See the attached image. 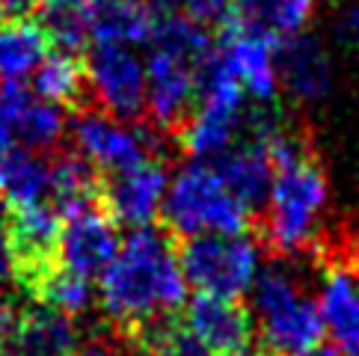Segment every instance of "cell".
<instances>
[{"mask_svg": "<svg viewBox=\"0 0 359 356\" xmlns=\"http://www.w3.org/2000/svg\"><path fill=\"white\" fill-rule=\"evenodd\" d=\"M232 356H273V353H267L259 341L255 345H250V348H243V350H238V353H232Z\"/></svg>", "mask_w": 359, "mask_h": 356, "instance_id": "32", "label": "cell"}, {"mask_svg": "<svg viewBox=\"0 0 359 356\" xmlns=\"http://www.w3.org/2000/svg\"><path fill=\"white\" fill-rule=\"evenodd\" d=\"M86 89H89L86 66L78 54L50 50L42 60V66L33 71V93L57 107H74V110L86 107L83 104Z\"/></svg>", "mask_w": 359, "mask_h": 356, "instance_id": "21", "label": "cell"}, {"mask_svg": "<svg viewBox=\"0 0 359 356\" xmlns=\"http://www.w3.org/2000/svg\"><path fill=\"white\" fill-rule=\"evenodd\" d=\"M297 356H344L336 345H318L312 350H306V353H297Z\"/></svg>", "mask_w": 359, "mask_h": 356, "instance_id": "31", "label": "cell"}, {"mask_svg": "<svg viewBox=\"0 0 359 356\" xmlns=\"http://www.w3.org/2000/svg\"><path fill=\"white\" fill-rule=\"evenodd\" d=\"M336 36H339V42H341V45H348V48H356V50H359V4H351V6L339 15Z\"/></svg>", "mask_w": 359, "mask_h": 356, "instance_id": "28", "label": "cell"}, {"mask_svg": "<svg viewBox=\"0 0 359 356\" xmlns=\"http://www.w3.org/2000/svg\"><path fill=\"white\" fill-rule=\"evenodd\" d=\"M74 356H131V350H128L113 333H107V336H98L93 341H86Z\"/></svg>", "mask_w": 359, "mask_h": 356, "instance_id": "27", "label": "cell"}, {"mask_svg": "<svg viewBox=\"0 0 359 356\" xmlns=\"http://www.w3.org/2000/svg\"><path fill=\"white\" fill-rule=\"evenodd\" d=\"M83 66L98 110L128 125H140V119L149 116L146 62L134 48L93 45L83 57Z\"/></svg>", "mask_w": 359, "mask_h": 356, "instance_id": "7", "label": "cell"}, {"mask_svg": "<svg viewBox=\"0 0 359 356\" xmlns=\"http://www.w3.org/2000/svg\"><path fill=\"white\" fill-rule=\"evenodd\" d=\"M182 9L190 21L205 30H223L232 15V0H182Z\"/></svg>", "mask_w": 359, "mask_h": 356, "instance_id": "26", "label": "cell"}, {"mask_svg": "<svg viewBox=\"0 0 359 356\" xmlns=\"http://www.w3.org/2000/svg\"><path fill=\"white\" fill-rule=\"evenodd\" d=\"M15 288V252H12V208L0 196V294Z\"/></svg>", "mask_w": 359, "mask_h": 356, "instance_id": "24", "label": "cell"}, {"mask_svg": "<svg viewBox=\"0 0 359 356\" xmlns=\"http://www.w3.org/2000/svg\"><path fill=\"white\" fill-rule=\"evenodd\" d=\"M170 170L158 158L143 160L122 172L101 175V208L116 226L143 228L155 226L161 217L166 190H170Z\"/></svg>", "mask_w": 359, "mask_h": 356, "instance_id": "9", "label": "cell"}, {"mask_svg": "<svg viewBox=\"0 0 359 356\" xmlns=\"http://www.w3.org/2000/svg\"><path fill=\"white\" fill-rule=\"evenodd\" d=\"M273 160V187L262 214V238L273 259H300L324 240V214L330 205L327 172L309 139L288 125L267 139Z\"/></svg>", "mask_w": 359, "mask_h": 356, "instance_id": "2", "label": "cell"}, {"mask_svg": "<svg viewBox=\"0 0 359 356\" xmlns=\"http://www.w3.org/2000/svg\"><path fill=\"white\" fill-rule=\"evenodd\" d=\"M36 21L42 24L54 50H62V54H81L86 42H93L86 4H42Z\"/></svg>", "mask_w": 359, "mask_h": 356, "instance_id": "23", "label": "cell"}, {"mask_svg": "<svg viewBox=\"0 0 359 356\" xmlns=\"http://www.w3.org/2000/svg\"><path fill=\"white\" fill-rule=\"evenodd\" d=\"M223 62L252 104H276L279 93V71H276V42L226 24L217 42Z\"/></svg>", "mask_w": 359, "mask_h": 356, "instance_id": "13", "label": "cell"}, {"mask_svg": "<svg viewBox=\"0 0 359 356\" xmlns=\"http://www.w3.org/2000/svg\"><path fill=\"white\" fill-rule=\"evenodd\" d=\"M315 4L318 0H232L229 24L279 45L306 30L315 15Z\"/></svg>", "mask_w": 359, "mask_h": 356, "instance_id": "17", "label": "cell"}, {"mask_svg": "<svg viewBox=\"0 0 359 356\" xmlns=\"http://www.w3.org/2000/svg\"><path fill=\"white\" fill-rule=\"evenodd\" d=\"M134 4L143 6L155 21H161L166 15H175V9L182 6V0H134Z\"/></svg>", "mask_w": 359, "mask_h": 356, "instance_id": "30", "label": "cell"}, {"mask_svg": "<svg viewBox=\"0 0 359 356\" xmlns=\"http://www.w3.org/2000/svg\"><path fill=\"white\" fill-rule=\"evenodd\" d=\"M50 50L54 45L36 18L0 21V83L33 74Z\"/></svg>", "mask_w": 359, "mask_h": 356, "instance_id": "20", "label": "cell"}, {"mask_svg": "<svg viewBox=\"0 0 359 356\" xmlns=\"http://www.w3.org/2000/svg\"><path fill=\"white\" fill-rule=\"evenodd\" d=\"M276 71L285 95L300 104H315L332 89V62L320 39L300 33L276 45Z\"/></svg>", "mask_w": 359, "mask_h": 356, "instance_id": "14", "label": "cell"}, {"mask_svg": "<svg viewBox=\"0 0 359 356\" xmlns=\"http://www.w3.org/2000/svg\"><path fill=\"white\" fill-rule=\"evenodd\" d=\"M149 356H214V353L205 348L196 336L187 333L184 321H178L170 333H166L158 345L149 350Z\"/></svg>", "mask_w": 359, "mask_h": 356, "instance_id": "25", "label": "cell"}, {"mask_svg": "<svg viewBox=\"0 0 359 356\" xmlns=\"http://www.w3.org/2000/svg\"><path fill=\"white\" fill-rule=\"evenodd\" d=\"M33 303H42V306H50L69 317H81L93 309V303L98 300V291L89 279L78 276L66 271V267H54L42 282L39 288L33 291Z\"/></svg>", "mask_w": 359, "mask_h": 356, "instance_id": "22", "label": "cell"}, {"mask_svg": "<svg viewBox=\"0 0 359 356\" xmlns=\"http://www.w3.org/2000/svg\"><path fill=\"white\" fill-rule=\"evenodd\" d=\"M42 4H50V6H57V4H86V0H42Z\"/></svg>", "mask_w": 359, "mask_h": 356, "instance_id": "33", "label": "cell"}, {"mask_svg": "<svg viewBox=\"0 0 359 356\" xmlns=\"http://www.w3.org/2000/svg\"><path fill=\"white\" fill-rule=\"evenodd\" d=\"M93 45H149L155 36V18L134 0H86Z\"/></svg>", "mask_w": 359, "mask_h": 356, "instance_id": "19", "label": "cell"}, {"mask_svg": "<svg viewBox=\"0 0 359 356\" xmlns=\"http://www.w3.org/2000/svg\"><path fill=\"white\" fill-rule=\"evenodd\" d=\"M182 321L190 336H196L214 356H232L252 345L255 317L241 300L196 294L187 300Z\"/></svg>", "mask_w": 359, "mask_h": 356, "instance_id": "12", "label": "cell"}, {"mask_svg": "<svg viewBox=\"0 0 359 356\" xmlns=\"http://www.w3.org/2000/svg\"><path fill=\"white\" fill-rule=\"evenodd\" d=\"M214 170L220 172L223 184L229 187L243 208L252 217L264 214L267 199H271V187H273V160L271 151L259 139H238V143L223 151L220 158H214Z\"/></svg>", "mask_w": 359, "mask_h": 356, "instance_id": "15", "label": "cell"}, {"mask_svg": "<svg viewBox=\"0 0 359 356\" xmlns=\"http://www.w3.org/2000/svg\"><path fill=\"white\" fill-rule=\"evenodd\" d=\"M161 220L166 232L184 240L194 235H243L252 226V214L229 193L211 160L190 158L170 178Z\"/></svg>", "mask_w": 359, "mask_h": 356, "instance_id": "3", "label": "cell"}, {"mask_svg": "<svg viewBox=\"0 0 359 356\" xmlns=\"http://www.w3.org/2000/svg\"><path fill=\"white\" fill-rule=\"evenodd\" d=\"M39 9H42V0H0V21L36 18Z\"/></svg>", "mask_w": 359, "mask_h": 356, "instance_id": "29", "label": "cell"}, {"mask_svg": "<svg viewBox=\"0 0 359 356\" xmlns=\"http://www.w3.org/2000/svg\"><path fill=\"white\" fill-rule=\"evenodd\" d=\"M247 110V93L229 71L220 50L214 48V54L199 69V95L194 116L184 122L175 139L194 160H214L241 139Z\"/></svg>", "mask_w": 359, "mask_h": 356, "instance_id": "4", "label": "cell"}, {"mask_svg": "<svg viewBox=\"0 0 359 356\" xmlns=\"http://www.w3.org/2000/svg\"><path fill=\"white\" fill-rule=\"evenodd\" d=\"M187 279L178 261V238L166 228H131L116 261L98 282V303L113 336L131 341L151 324L182 315Z\"/></svg>", "mask_w": 359, "mask_h": 356, "instance_id": "1", "label": "cell"}, {"mask_svg": "<svg viewBox=\"0 0 359 356\" xmlns=\"http://www.w3.org/2000/svg\"><path fill=\"white\" fill-rule=\"evenodd\" d=\"M69 131L62 107L42 101L21 81L0 83V155L12 149L48 155Z\"/></svg>", "mask_w": 359, "mask_h": 356, "instance_id": "8", "label": "cell"}, {"mask_svg": "<svg viewBox=\"0 0 359 356\" xmlns=\"http://www.w3.org/2000/svg\"><path fill=\"white\" fill-rule=\"evenodd\" d=\"M78 350L81 333L74 317L33 300L15 333L0 345V356H74Z\"/></svg>", "mask_w": 359, "mask_h": 356, "instance_id": "16", "label": "cell"}, {"mask_svg": "<svg viewBox=\"0 0 359 356\" xmlns=\"http://www.w3.org/2000/svg\"><path fill=\"white\" fill-rule=\"evenodd\" d=\"M116 228L119 226L107 217L101 202L66 217L60 232V252H57L60 267L89 279V282H101V276L107 273V267L116 261L122 249Z\"/></svg>", "mask_w": 359, "mask_h": 356, "instance_id": "11", "label": "cell"}, {"mask_svg": "<svg viewBox=\"0 0 359 356\" xmlns=\"http://www.w3.org/2000/svg\"><path fill=\"white\" fill-rule=\"evenodd\" d=\"M50 182H54V160L36 151L12 149L0 155V196L12 211L36 208L50 202Z\"/></svg>", "mask_w": 359, "mask_h": 356, "instance_id": "18", "label": "cell"}, {"mask_svg": "<svg viewBox=\"0 0 359 356\" xmlns=\"http://www.w3.org/2000/svg\"><path fill=\"white\" fill-rule=\"evenodd\" d=\"M69 134L74 151L93 163L101 175L122 172L128 167H137L143 160L158 158L166 149V134L158 131L155 125H128L113 119L110 113L98 107H81L72 113Z\"/></svg>", "mask_w": 359, "mask_h": 356, "instance_id": "6", "label": "cell"}, {"mask_svg": "<svg viewBox=\"0 0 359 356\" xmlns=\"http://www.w3.org/2000/svg\"><path fill=\"white\" fill-rule=\"evenodd\" d=\"M178 261L196 294L241 300L262 271V244L243 235H194L178 240Z\"/></svg>", "mask_w": 359, "mask_h": 356, "instance_id": "5", "label": "cell"}, {"mask_svg": "<svg viewBox=\"0 0 359 356\" xmlns=\"http://www.w3.org/2000/svg\"><path fill=\"white\" fill-rule=\"evenodd\" d=\"M199 69L196 62L163 48H151L146 60L149 81V122L163 134H175L194 116L199 95Z\"/></svg>", "mask_w": 359, "mask_h": 356, "instance_id": "10", "label": "cell"}]
</instances>
